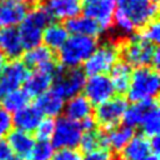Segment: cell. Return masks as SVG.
<instances>
[{
  "label": "cell",
  "instance_id": "6da1fadb",
  "mask_svg": "<svg viewBox=\"0 0 160 160\" xmlns=\"http://www.w3.org/2000/svg\"><path fill=\"white\" fill-rule=\"evenodd\" d=\"M120 55L124 62L130 68H154L159 65L160 56L155 45L144 40L139 34L129 36L120 48Z\"/></svg>",
  "mask_w": 160,
  "mask_h": 160
},
{
  "label": "cell",
  "instance_id": "603a6c76",
  "mask_svg": "<svg viewBox=\"0 0 160 160\" xmlns=\"http://www.w3.org/2000/svg\"><path fill=\"white\" fill-rule=\"evenodd\" d=\"M22 62L30 69H40V68H45L49 65L55 64L54 61V52L46 48L45 45H38L35 48H31L29 50H26L25 55H24V60Z\"/></svg>",
  "mask_w": 160,
  "mask_h": 160
},
{
  "label": "cell",
  "instance_id": "d6986e66",
  "mask_svg": "<svg viewBox=\"0 0 160 160\" xmlns=\"http://www.w3.org/2000/svg\"><path fill=\"white\" fill-rule=\"evenodd\" d=\"M44 115L40 112V110L36 108V105H26L25 108L20 109L19 111L14 112L12 116V125H15L16 130L25 131V132H32L35 131L36 126L41 121Z\"/></svg>",
  "mask_w": 160,
  "mask_h": 160
},
{
  "label": "cell",
  "instance_id": "836d02e7",
  "mask_svg": "<svg viewBox=\"0 0 160 160\" xmlns=\"http://www.w3.org/2000/svg\"><path fill=\"white\" fill-rule=\"evenodd\" d=\"M52 160H82V155L76 149H58L54 151Z\"/></svg>",
  "mask_w": 160,
  "mask_h": 160
},
{
  "label": "cell",
  "instance_id": "30bf717a",
  "mask_svg": "<svg viewBox=\"0 0 160 160\" xmlns=\"http://www.w3.org/2000/svg\"><path fill=\"white\" fill-rule=\"evenodd\" d=\"M126 101L120 96H112L108 101L96 106L95 110V124L109 130L120 125L122 121L125 110H126Z\"/></svg>",
  "mask_w": 160,
  "mask_h": 160
},
{
  "label": "cell",
  "instance_id": "ba28073f",
  "mask_svg": "<svg viewBox=\"0 0 160 160\" xmlns=\"http://www.w3.org/2000/svg\"><path fill=\"white\" fill-rule=\"evenodd\" d=\"M120 152L122 160H159V139L134 135Z\"/></svg>",
  "mask_w": 160,
  "mask_h": 160
},
{
  "label": "cell",
  "instance_id": "8d00e7d4",
  "mask_svg": "<svg viewBox=\"0 0 160 160\" xmlns=\"http://www.w3.org/2000/svg\"><path fill=\"white\" fill-rule=\"evenodd\" d=\"M6 64H8V58H6V56H4V55L0 52V74L2 72L4 68L6 66Z\"/></svg>",
  "mask_w": 160,
  "mask_h": 160
},
{
  "label": "cell",
  "instance_id": "4dcf8cb0",
  "mask_svg": "<svg viewBox=\"0 0 160 160\" xmlns=\"http://www.w3.org/2000/svg\"><path fill=\"white\" fill-rule=\"evenodd\" d=\"M144 40H146L148 42L156 45L160 40V26L159 22L156 20L146 24L144 28H141V31L139 34Z\"/></svg>",
  "mask_w": 160,
  "mask_h": 160
},
{
  "label": "cell",
  "instance_id": "d6a6232c",
  "mask_svg": "<svg viewBox=\"0 0 160 160\" xmlns=\"http://www.w3.org/2000/svg\"><path fill=\"white\" fill-rule=\"evenodd\" d=\"M12 115L4 108H0V141L8 138L12 131Z\"/></svg>",
  "mask_w": 160,
  "mask_h": 160
},
{
  "label": "cell",
  "instance_id": "7a4b0ae2",
  "mask_svg": "<svg viewBox=\"0 0 160 160\" xmlns=\"http://www.w3.org/2000/svg\"><path fill=\"white\" fill-rule=\"evenodd\" d=\"M159 89L160 78L156 69L139 68L131 72V79L126 90V95L131 102L156 100Z\"/></svg>",
  "mask_w": 160,
  "mask_h": 160
},
{
  "label": "cell",
  "instance_id": "ab89813d",
  "mask_svg": "<svg viewBox=\"0 0 160 160\" xmlns=\"http://www.w3.org/2000/svg\"><path fill=\"white\" fill-rule=\"evenodd\" d=\"M16 1H20V2H22V4H28V2H32V1H35V0H16Z\"/></svg>",
  "mask_w": 160,
  "mask_h": 160
},
{
  "label": "cell",
  "instance_id": "d590c367",
  "mask_svg": "<svg viewBox=\"0 0 160 160\" xmlns=\"http://www.w3.org/2000/svg\"><path fill=\"white\" fill-rule=\"evenodd\" d=\"M12 151L9 146V144L5 140L0 141V160H10L12 156Z\"/></svg>",
  "mask_w": 160,
  "mask_h": 160
},
{
  "label": "cell",
  "instance_id": "ffe728a7",
  "mask_svg": "<svg viewBox=\"0 0 160 160\" xmlns=\"http://www.w3.org/2000/svg\"><path fill=\"white\" fill-rule=\"evenodd\" d=\"M69 35H82V36H90L95 38L104 32V30L100 28V25L94 21L92 19L85 16V15H78L75 18H71L66 21L65 25Z\"/></svg>",
  "mask_w": 160,
  "mask_h": 160
},
{
  "label": "cell",
  "instance_id": "7402d4cb",
  "mask_svg": "<svg viewBox=\"0 0 160 160\" xmlns=\"http://www.w3.org/2000/svg\"><path fill=\"white\" fill-rule=\"evenodd\" d=\"M6 142L9 144L12 154L26 160V159H30V154L34 148L35 139L30 132L14 130L8 135Z\"/></svg>",
  "mask_w": 160,
  "mask_h": 160
},
{
  "label": "cell",
  "instance_id": "4fadbf2b",
  "mask_svg": "<svg viewBox=\"0 0 160 160\" xmlns=\"http://www.w3.org/2000/svg\"><path fill=\"white\" fill-rule=\"evenodd\" d=\"M56 72H58L56 64L35 69L32 72L29 74L22 89L29 95V98H39L40 95L50 90Z\"/></svg>",
  "mask_w": 160,
  "mask_h": 160
},
{
  "label": "cell",
  "instance_id": "5b68a950",
  "mask_svg": "<svg viewBox=\"0 0 160 160\" xmlns=\"http://www.w3.org/2000/svg\"><path fill=\"white\" fill-rule=\"evenodd\" d=\"M116 2L115 12L125 18L135 30L156 20L159 8L154 0H118Z\"/></svg>",
  "mask_w": 160,
  "mask_h": 160
},
{
  "label": "cell",
  "instance_id": "3957f363",
  "mask_svg": "<svg viewBox=\"0 0 160 160\" xmlns=\"http://www.w3.org/2000/svg\"><path fill=\"white\" fill-rule=\"evenodd\" d=\"M98 42L95 38L69 35L65 44L58 50V59L64 69H78L84 65Z\"/></svg>",
  "mask_w": 160,
  "mask_h": 160
},
{
  "label": "cell",
  "instance_id": "7c38bea8",
  "mask_svg": "<svg viewBox=\"0 0 160 160\" xmlns=\"http://www.w3.org/2000/svg\"><path fill=\"white\" fill-rule=\"evenodd\" d=\"M115 10V0H82L84 15L96 21L104 31L112 26Z\"/></svg>",
  "mask_w": 160,
  "mask_h": 160
},
{
  "label": "cell",
  "instance_id": "8fae6325",
  "mask_svg": "<svg viewBox=\"0 0 160 160\" xmlns=\"http://www.w3.org/2000/svg\"><path fill=\"white\" fill-rule=\"evenodd\" d=\"M84 96L91 105H100L115 95L109 75H90L85 79L82 88Z\"/></svg>",
  "mask_w": 160,
  "mask_h": 160
},
{
  "label": "cell",
  "instance_id": "74e56055",
  "mask_svg": "<svg viewBox=\"0 0 160 160\" xmlns=\"http://www.w3.org/2000/svg\"><path fill=\"white\" fill-rule=\"evenodd\" d=\"M4 94H5V91H4V89H2V88H1V85H0V104H1V101H2Z\"/></svg>",
  "mask_w": 160,
  "mask_h": 160
},
{
  "label": "cell",
  "instance_id": "60d3db41",
  "mask_svg": "<svg viewBox=\"0 0 160 160\" xmlns=\"http://www.w3.org/2000/svg\"><path fill=\"white\" fill-rule=\"evenodd\" d=\"M154 1H158V0H154Z\"/></svg>",
  "mask_w": 160,
  "mask_h": 160
},
{
  "label": "cell",
  "instance_id": "f1b7e54d",
  "mask_svg": "<svg viewBox=\"0 0 160 160\" xmlns=\"http://www.w3.org/2000/svg\"><path fill=\"white\" fill-rule=\"evenodd\" d=\"M79 146L81 149V151L84 152H91L94 150H98L100 148H104L102 144V134H100L99 131L90 130V131H82Z\"/></svg>",
  "mask_w": 160,
  "mask_h": 160
},
{
  "label": "cell",
  "instance_id": "f546056e",
  "mask_svg": "<svg viewBox=\"0 0 160 160\" xmlns=\"http://www.w3.org/2000/svg\"><path fill=\"white\" fill-rule=\"evenodd\" d=\"M54 155V146L51 145L50 141L45 140H39L35 141L34 148L30 154L31 160H50L52 159Z\"/></svg>",
  "mask_w": 160,
  "mask_h": 160
},
{
  "label": "cell",
  "instance_id": "44dd1931",
  "mask_svg": "<svg viewBox=\"0 0 160 160\" xmlns=\"http://www.w3.org/2000/svg\"><path fill=\"white\" fill-rule=\"evenodd\" d=\"M24 46L15 28L0 29V52L10 59H16L24 52Z\"/></svg>",
  "mask_w": 160,
  "mask_h": 160
},
{
  "label": "cell",
  "instance_id": "9c48e42d",
  "mask_svg": "<svg viewBox=\"0 0 160 160\" xmlns=\"http://www.w3.org/2000/svg\"><path fill=\"white\" fill-rule=\"evenodd\" d=\"M81 135L82 129L80 124L71 121L64 116L55 120L50 142L54 149H75L76 146H79Z\"/></svg>",
  "mask_w": 160,
  "mask_h": 160
},
{
  "label": "cell",
  "instance_id": "5bb4252c",
  "mask_svg": "<svg viewBox=\"0 0 160 160\" xmlns=\"http://www.w3.org/2000/svg\"><path fill=\"white\" fill-rule=\"evenodd\" d=\"M29 74L30 69L21 60L14 59L6 64L2 72L0 74V85L5 92L20 89L21 86H24Z\"/></svg>",
  "mask_w": 160,
  "mask_h": 160
},
{
  "label": "cell",
  "instance_id": "f35d334b",
  "mask_svg": "<svg viewBox=\"0 0 160 160\" xmlns=\"http://www.w3.org/2000/svg\"><path fill=\"white\" fill-rule=\"evenodd\" d=\"M10 160H24V159H22V158H20V156H18V155H15V154H14V155H12V156H11V159H10Z\"/></svg>",
  "mask_w": 160,
  "mask_h": 160
},
{
  "label": "cell",
  "instance_id": "9a60e30c",
  "mask_svg": "<svg viewBox=\"0 0 160 160\" xmlns=\"http://www.w3.org/2000/svg\"><path fill=\"white\" fill-rule=\"evenodd\" d=\"M42 8L51 20L68 21L69 19L80 15L82 10V0H45Z\"/></svg>",
  "mask_w": 160,
  "mask_h": 160
},
{
  "label": "cell",
  "instance_id": "e0dca14e",
  "mask_svg": "<svg viewBox=\"0 0 160 160\" xmlns=\"http://www.w3.org/2000/svg\"><path fill=\"white\" fill-rule=\"evenodd\" d=\"M62 112H65V118L69 120L80 124L92 115V105L84 95L79 94L65 100Z\"/></svg>",
  "mask_w": 160,
  "mask_h": 160
},
{
  "label": "cell",
  "instance_id": "52a82bcc",
  "mask_svg": "<svg viewBox=\"0 0 160 160\" xmlns=\"http://www.w3.org/2000/svg\"><path fill=\"white\" fill-rule=\"evenodd\" d=\"M86 75L81 69H64L58 70L54 76L50 90L60 96L62 100H68L82 91Z\"/></svg>",
  "mask_w": 160,
  "mask_h": 160
},
{
  "label": "cell",
  "instance_id": "e575fe53",
  "mask_svg": "<svg viewBox=\"0 0 160 160\" xmlns=\"http://www.w3.org/2000/svg\"><path fill=\"white\" fill-rule=\"evenodd\" d=\"M82 160H114L112 152L105 148H100L98 150H94L91 152H88Z\"/></svg>",
  "mask_w": 160,
  "mask_h": 160
},
{
  "label": "cell",
  "instance_id": "2e32d148",
  "mask_svg": "<svg viewBox=\"0 0 160 160\" xmlns=\"http://www.w3.org/2000/svg\"><path fill=\"white\" fill-rule=\"evenodd\" d=\"M26 12V4L16 0H0V29L18 26Z\"/></svg>",
  "mask_w": 160,
  "mask_h": 160
},
{
  "label": "cell",
  "instance_id": "277c9868",
  "mask_svg": "<svg viewBox=\"0 0 160 160\" xmlns=\"http://www.w3.org/2000/svg\"><path fill=\"white\" fill-rule=\"evenodd\" d=\"M51 22L49 14L42 6L28 10L26 15L18 25V34L22 42L24 49L29 50L41 44L44 29Z\"/></svg>",
  "mask_w": 160,
  "mask_h": 160
},
{
  "label": "cell",
  "instance_id": "83f0119b",
  "mask_svg": "<svg viewBox=\"0 0 160 160\" xmlns=\"http://www.w3.org/2000/svg\"><path fill=\"white\" fill-rule=\"evenodd\" d=\"M29 101H30L29 95L25 92L24 89L20 88V89L6 91L4 94L1 104L4 105L2 108L11 114V112H16L20 109H22L26 105H29Z\"/></svg>",
  "mask_w": 160,
  "mask_h": 160
},
{
  "label": "cell",
  "instance_id": "cb8c5ba5",
  "mask_svg": "<svg viewBox=\"0 0 160 160\" xmlns=\"http://www.w3.org/2000/svg\"><path fill=\"white\" fill-rule=\"evenodd\" d=\"M65 100H62L60 96L54 94L51 90L44 92L39 98H36V108L40 110V112L46 118H55L59 116L64 110Z\"/></svg>",
  "mask_w": 160,
  "mask_h": 160
},
{
  "label": "cell",
  "instance_id": "1f68e13d",
  "mask_svg": "<svg viewBox=\"0 0 160 160\" xmlns=\"http://www.w3.org/2000/svg\"><path fill=\"white\" fill-rule=\"evenodd\" d=\"M54 126H55V120L51 118H42L41 121L39 122V125L35 129V134L38 136L39 140H45V141H50L52 131H54Z\"/></svg>",
  "mask_w": 160,
  "mask_h": 160
},
{
  "label": "cell",
  "instance_id": "d4e9b609",
  "mask_svg": "<svg viewBox=\"0 0 160 160\" xmlns=\"http://www.w3.org/2000/svg\"><path fill=\"white\" fill-rule=\"evenodd\" d=\"M68 38H69V32L64 25H61L60 22H50L44 29L41 42H44L46 48L54 51V50H59L65 44Z\"/></svg>",
  "mask_w": 160,
  "mask_h": 160
},
{
  "label": "cell",
  "instance_id": "4316f807",
  "mask_svg": "<svg viewBox=\"0 0 160 160\" xmlns=\"http://www.w3.org/2000/svg\"><path fill=\"white\" fill-rule=\"evenodd\" d=\"M139 128L141 129L142 135L146 138L158 136V132L160 129V110L156 100H152V102L150 104Z\"/></svg>",
  "mask_w": 160,
  "mask_h": 160
},
{
  "label": "cell",
  "instance_id": "8992f818",
  "mask_svg": "<svg viewBox=\"0 0 160 160\" xmlns=\"http://www.w3.org/2000/svg\"><path fill=\"white\" fill-rule=\"evenodd\" d=\"M120 58V46L112 41L96 45L91 55L84 62V74L90 75H108L115 66Z\"/></svg>",
  "mask_w": 160,
  "mask_h": 160
},
{
  "label": "cell",
  "instance_id": "ac0fdd59",
  "mask_svg": "<svg viewBox=\"0 0 160 160\" xmlns=\"http://www.w3.org/2000/svg\"><path fill=\"white\" fill-rule=\"evenodd\" d=\"M132 136H134V129L122 124L106 130V132L102 134V144L104 148L110 150L111 152L121 151L126 146V144L131 140Z\"/></svg>",
  "mask_w": 160,
  "mask_h": 160
},
{
  "label": "cell",
  "instance_id": "484cf974",
  "mask_svg": "<svg viewBox=\"0 0 160 160\" xmlns=\"http://www.w3.org/2000/svg\"><path fill=\"white\" fill-rule=\"evenodd\" d=\"M131 72H132L131 68L124 61H118L115 64V66L110 70V75H109V79L112 84L115 92L118 94L126 92L129 84H130Z\"/></svg>",
  "mask_w": 160,
  "mask_h": 160
}]
</instances>
